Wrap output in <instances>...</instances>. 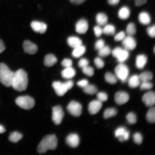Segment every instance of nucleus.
I'll return each instance as SVG.
<instances>
[{"label": "nucleus", "mask_w": 155, "mask_h": 155, "mask_svg": "<svg viewBox=\"0 0 155 155\" xmlns=\"http://www.w3.org/2000/svg\"><path fill=\"white\" fill-rule=\"evenodd\" d=\"M28 84V74L24 70L20 69L14 73L11 86L14 90L23 91L26 90Z\"/></svg>", "instance_id": "f257e3e1"}, {"label": "nucleus", "mask_w": 155, "mask_h": 155, "mask_svg": "<svg viewBox=\"0 0 155 155\" xmlns=\"http://www.w3.org/2000/svg\"><path fill=\"white\" fill-rule=\"evenodd\" d=\"M58 140L55 135L46 136L39 144L38 152L40 154H44L49 150H54L57 148Z\"/></svg>", "instance_id": "f03ea898"}, {"label": "nucleus", "mask_w": 155, "mask_h": 155, "mask_svg": "<svg viewBox=\"0 0 155 155\" xmlns=\"http://www.w3.org/2000/svg\"><path fill=\"white\" fill-rule=\"evenodd\" d=\"M14 72L11 71L5 64H0V82L6 87H10L12 84Z\"/></svg>", "instance_id": "7ed1b4c3"}, {"label": "nucleus", "mask_w": 155, "mask_h": 155, "mask_svg": "<svg viewBox=\"0 0 155 155\" xmlns=\"http://www.w3.org/2000/svg\"><path fill=\"white\" fill-rule=\"evenodd\" d=\"M74 86L72 81L69 80L65 82L55 81L52 84V86L58 96H62L68 91L70 90Z\"/></svg>", "instance_id": "20e7f679"}, {"label": "nucleus", "mask_w": 155, "mask_h": 155, "mask_svg": "<svg viewBox=\"0 0 155 155\" xmlns=\"http://www.w3.org/2000/svg\"><path fill=\"white\" fill-rule=\"evenodd\" d=\"M115 75L117 78L125 83L127 80L129 70L127 66L123 63H119L115 69Z\"/></svg>", "instance_id": "39448f33"}, {"label": "nucleus", "mask_w": 155, "mask_h": 155, "mask_svg": "<svg viewBox=\"0 0 155 155\" xmlns=\"http://www.w3.org/2000/svg\"><path fill=\"white\" fill-rule=\"evenodd\" d=\"M15 103L19 107L25 110L31 109L35 105L34 99L28 96L18 97L15 100Z\"/></svg>", "instance_id": "423d86ee"}, {"label": "nucleus", "mask_w": 155, "mask_h": 155, "mask_svg": "<svg viewBox=\"0 0 155 155\" xmlns=\"http://www.w3.org/2000/svg\"><path fill=\"white\" fill-rule=\"evenodd\" d=\"M112 56L117 59L119 63H124L128 59L130 54L128 50L120 47H116L111 51Z\"/></svg>", "instance_id": "0eeeda50"}, {"label": "nucleus", "mask_w": 155, "mask_h": 155, "mask_svg": "<svg viewBox=\"0 0 155 155\" xmlns=\"http://www.w3.org/2000/svg\"><path fill=\"white\" fill-rule=\"evenodd\" d=\"M67 109L71 115L78 117L82 114V107L81 104L78 102L71 101L67 106Z\"/></svg>", "instance_id": "6e6552de"}, {"label": "nucleus", "mask_w": 155, "mask_h": 155, "mask_svg": "<svg viewBox=\"0 0 155 155\" xmlns=\"http://www.w3.org/2000/svg\"><path fill=\"white\" fill-rule=\"evenodd\" d=\"M64 116V112L61 106H57L53 108L52 120L56 125H59L61 123Z\"/></svg>", "instance_id": "1a4fd4ad"}, {"label": "nucleus", "mask_w": 155, "mask_h": 155, "mask_svg": "<svg viewBox=\"0 0 155 155\" xmlns=\"http://www.w3.org/2000/svg\"><path fill=\"white\" fill-rule=\"evenodd\" d=\"M122 45L125 49L127 50H134L137 46L136 40L133 36L127 35L122 41Z\"/></svg>", "instance_id": "9d476101"}, {"label": "nucleus", "mask_w": 155, "mask_h": 155, "mask_svg": "<svg viewBox=\"0 0 155 155\" xmlns=\"http://www.w3.org/2000/svg\"><path fill=\"white\" fill-rule=\"evenodd\" d=\"M115 135L120 141L123 142L129 140L130 132L125 127H119L116 130Z\"/></svg>", "instance_id": "9b49d317"}, {"label": "nucleus", "mask_w": 155, "mask_h": 155, "mask_svg": "<svg viewBox=\"0 0 155 155\" xmlns=\"http://www.w3.org/2000/svg\"><path fill=\"white\" fill-rule=\"evenodd\" d=\"M75 28L78 33L80 34H86L89 28L88 22L86 19H81L76 23Z\"/></svg>", "instance_id": "f8f14e48"}, {"label": "nucleus", "mask_w": 155, "mask_h": 155, "mask_svg": "<svg viewBox=\"0 0 155 155\" xmlns=\"http://www.w3.org/2000/svg\"><path fill=\"white\" fill-rule=\"evenodd\" d=\"M31 26L35 32L42 34L45 33L47 28V25L45 23L38 21H33Z\"/></svg>", "instance_id": "ddd939ff"}, {"label": "nucleus", "mask_w": 155, "mask_h": 155, "mask_svg": "<svg viewBox=\"0 0 155 155\" xmlns=\"http://www.w3.org/2000/svg\"><path fill=\"white\" fill-rule=\"evenodd\" d=\"M129 100V94L125 92H118L115 95V101L119 105H121L126 104Z\"/></svg>", "instance_id": "4468645a"}, {"label": "nucleus", "mask_w": 155, "mask_h": 155, "mask_svg": "<svg viewBox=\"0 0 155 155\" xmlns=\"http://www.w3.org/2000/svg\"><path fill=\"white\" fill-rule=\"evenodd\" d=\"M102 102L99 101H93L89 104L88 111L91 115H95L100 111L102 107Z\"/></svg>", "instance_id": "2eb2a0df"}, {"label": "nucleus", "mask_w": 155, "mask_h": 155, "mask_svg": "<svg viewBox=\"0 0 155 155\" xmlns=\"http://www.w3.org/2000/svg\"><path fill=\"white\" fill-rule=\"evenodd\" d=\"M142 101L147 106L152 107L153 106L155 103L154 92L150 91L146 93L143 97Z\"/></svg>", "instance_id": "dca6fc26"}, {"label": "nucleus", "mask_w": 155, "mask_h": 155, "mask_svg": "<svg viewBox=\"0 0 155 155\" xmlns=\"http://www.w3.org/2000/svg\"><path fill=\"white\" fill-rule=\"evenodd\" d=\"M23 48L25 52L30 54H35L38 50L37 46L28 40H26L24 42Z\"/></svg>", "instance_id": "f3484780"}, {"label": "nucleus", "mask_w": 155, "mask_h": 155, "mask_svg": "<svg viewBox=\"0 0 155 155\" xmlns=\"http://www.w3.org/2000/svg\"><path fill=\"white\" fill-rule=\"evenodd\" d=\"M147 61L148 58L146 55L144 54H139L136 58V67L139 69H142L147 64Z\"/></svg>", "instance_id": "a211bd4d"}, {"label": "nucleus", "mask_w": 155, "mask_h": 155, "mask_svg": "<svg viewBox=\"0 0 155 155\" xmlns=\"http://www.w3.org/2000/svg\"><path fill=\"white\" fill-rule=\"evenodd\" d=\"M79 137L75 134H71L67 137L66 142L69 146L72 148H76L79 144Z\"/></svg>", "instance_id": "6ab92c4d"}, {"label": "nucleus", "mask_w": 155, "mask_h": 155, "mask_svg": "<svg viewBox=\"0 0 155 155\" xmlns=\"http://www.w3.org/2000/svg\"><path fill=\"white\" fill-rule=\"evenodd\" d=\"M67 43L70 47L74 48L82 45L83 42L82 40L78 37L71 36L68 38Z\"/></svg>", "instance_id": "aec40b11"}, {"label": "nucleus", "mask_w": 155, "mask_h": 155, "mask_svg": "<svg viewBox=\"0 0 155 155\" xmlns=\"http://www.w3.org/2000/svg\"><path fill=\"white\" fill-rule=\"evenodd\" d=\"M138 20L140 24L143 25H147L150 24L151 18L148 12L143 11L139 14Z\"/></svg>", "instance_id": "412c9836"}, {"label": "nucleus", "mask_w": 155, "mask_h": 155, "mask_svg": "<svg viewBox=\"0 0 155 155\" xmlns=\"http://www.w3.org/2000/svg\"><path fill=\"white\" fill-rule=\"evenodd\" d=\"M76 71L72 67L66 68L62 71L61 76L63 78L66 79H71L74 77L76 75Z\"/></svg>", "instance_id": "4be33fe9"}, {"label": "nucleus", "mask_w": 155, "mask_h": 155, "mask_svg": "<svg viewBox=\"0 0 155 155\" xmlns=\"http://www.w3.org/2000/svg\"><path fill=\"white\" fill-rule=\"evenodd\" d=\"M130 15V10L127 6H123L119 10L118 15L122 20H126L129 18Z\"/></svg>", "instance_id": "5701e85b"}, {"label": "nucleus", "mask_w": 155, "mask_h": 155, "mask_svg": "<svg viewBox=\"0 0 155 155\" xmlns=\"http://www.w3.org/2000/svg\"><path fill=\"white\" fill-rule=\"evenodd\" d=\"M57 61V59L55 55L52 54H48L45 57L44 64L48 67H51L55 65Z\"/></svg>", "instance_id": "b1692460"}, {"label": "nucleus", "mask_w": 155, "mask_h": 155, "mask_svg": "<svg viewBox=\"0 0 155 155\" xmlns=\"http://www.w3.org/2000/svg\"><path fill=\"white\" fill-rule=\"evenodd\" d=\"M96 21L98 25L104 26L108 22V17L103 13H98L96 15Z\"/></svg>", "instance_id": "393cba45"}, {"label": "nucleus", "mask_w": 155, "mask_h": 155, "mask_svg": "<svg viewBox=\"0 0 155 155\" xmlns=\"http://www.w3.org/2000/svg\"><path fill=\"white\" fill-rule=\"evenodd\" d=\"M86 48L84 45H81L74 48L72 53L73 57L78 58H80L86 53Z\"/></svg>", "instance_id": "a878e982"}, {"label": "nucleus", "mask_w": 155, "mask_h": 155, "mask_svg": "<svg viewBox=\"0 0 155 155\" xmlns=\"http://www.w3.org/2000/svg\"><path fill=\"white\" fill-rule=\"evenodd\" d=\"M140 80L139 75H133L131 76L128 81L129 86L131 88H136L140 84Z\"/></svg>", "instance_id": "bb28decb"}, {"label": "nucleus", "mask_w": 155, "mask_h": 155, "mask_svg": "<svg viewBox=\"0 0 155 155\" xmlns=\"http://www.w3.org/2000/svg\"><path fill=\"white\" fill-rule=\"evenodd\" d=\"M103 29V33L107 35H114L116 32V28L114 25L107 24Z\"/></svg>", "instance_id": "cd10ccee"}, {"label": "nucleus", "mask_w": 155, "mask_h": 155, "mask_svg": "<svg viewBox=\"0 0 155 155\" xmlns=\"http://www.w3.org/2000/svg\"><path fill=\"white\" fill-rule=\"evenodd\" d=\"M104 79L107 82L112 84H116L117 81V78L115 75L110 72L105 73Z\"/></svg>", "instance_id": "c85d7f7f"}, {"label": "nucleus", "mask_w": 155, "mask_h": 155, "mask_svg": "<svg viewBox=\"0 0 155 155\" xmlns=\"http://www.w3.org/2000/svg\"><path fill=\"white\" fill-rule=\"evenodd\" d=\"M139 78L141 82L150 81L152 80L153 78L152 73L149 71H145L139 75Z\"/></svg>", "instance_id": "c756f323"}, {"label": "nucleus", "mask_w": 155, "mask_h": 155, "mask_svg": "<svg viewBox=\"0 0 155 155\" xmlns=\"http://www.w3.org/2000/svg\"><path fill=\"white\" fill-rule=\"evenodd\" d=\"M111 53V48L108 46H104L98 51V55L100 57H105L110 55Z\"/></svg>", "instance_id": "7c9ffc66"}, {"label": "nucleus", "mask_w": 155, "mask_h": 155, "mask_svg": "<svg viewBox=\"0 0 155 155\" xmlns=\"http://www.w3.org/2000/svg\"><path fill=\"white\" fill-rule=\"evenodd\" d=\"M23 136L21 133L18 132H14L12 133L10 135L9 139L10 141L13 143L18 142L22 138Z\"/></svg>", "instance_id": "2f4dec72"}, {"label": "nucleus", "mask_w": 155, "mask_h": 155, "mask_svg": "<svg viewBox=\"0 0 155 155\" xmlns=\"http://www.w3.org/2000/svg\"><path fill=\"white\" fill-rule=\"evenodd\" d=\"M126 32L128 35L133 36L137 32V29L135 25L133 22L129 23L126 28Z\"/></svg>", "instance_id": "473e14b6"}, {"label": "nucleus", "mask_w": 155, "mask_h": 155, "mask_svg": "<svg viewBox=\"0 0 155 155\" xmlns=\"http://www.w3.org/2000/svg\"><path fill=\"white\" fill-rule=\"evenodd\" d=\"M147 120L150 123H154L155 121V109L151 108L148 110L146 115Z\"/></svg>", "instance_id": "72a5a7b5"}, {"label": "nucleus", "mask_w": 155, "mask_h": 155, "mask_svg": "<svg viewBox=\"0 0 155 155\" xmlns=\"http://www.w3.org/2000/svg\"><path fill=\"white\" fill-rule=\"evenodd\" d=\"M84 92L87 94L94 95L97 93V90L96 87L92 84H89L83 88Z\"/></svg>", "instance_id": "f704fd0d"}, {"label": "nucleus", "mask_w": 155, "mask_h": 155, "mask_svg": "<svg viewBox=\"0 0 155 155\" xmlns=\"http://www.w3.org/2000/svg\"><path fill=\"white\" fill-rule=\"evenodd\" d=\"M117 114V110L115 108H108L105 110L104 116L105 119H108L115 116Z\"/></svg>", "instance_id": "c9c22d12"}, {"label": "nucleus", "mask_w": 155, "mask_h": 155, "mask_svg": "<svg viewBox=\"0 0 155 155\" xmlns=\"http://www.w3.org/2000/svg\"><path fill=\"white\" fill-rule=\"evenodd\" d=\"M82 72L85 74L89 77H92L94 74V68L89 66L83 68Z\"/></svg>", "instance_id": "e433bc0d"}, {"label": "nucleus", "mask_w": 155, "mask_h": 155, "mask_svg": "<svg viewBox=\"0 0 155 155\" xmlns=\"http://www.w3.org/2000/svg\"><path fill=\"white\" fill-rule=\"evenodd\" d=\"M127 119L128 123L130 124H134L137 121L136 115L133 112H130L127 114Z\"/></svg>", "instance_id": "4c0bfd02"}, {"label": "nucleus", "mask_w": 155, "mask_h": 155, "mask_svg": "<svg viewBox=\"0 0 155 155\" xmlns=\"http://www.w3.org/2000/svg\"><path fill=\"white\" fill-rule=\"evenodd\" d=\"M94 62L96 67L99 69L103 68L105 65L104 61L101 57H96L95 58Z\"/></svg>", "instance_id": "58836bf2"}, {"label": "nucleus", "mask_w": 155, "mask_h": 155, "mask_svg": "<svg viewBox=\"0 0 155 155\" xmlns=\"http://www.w3.org/2000/svg\"><path fill=\"white\" fill-rule=\"evenodd\" d=\"M153 85L150 81L142 82L140 84V88L141 90H148L152 88Z\"/></svg>", "instance_id": "ea45409f"}, {"label": "nucleus", "mask_w": 155, "mask_h": 155, "mask_svg": "<svg viewBox=\"0 0 155 155\" xmlns=\"http://www.w3.org/2000/svg\"><path fill=\"white\" fill-rule=\"evenodd\" d=\"M105 45V42L104 40L100 39L97 40L94 45V48L97 51L101 49Z\"/></svg>", "instance_id": "a19ab883"}, {"label": "nucleus", "mask_w": 155, "mask_h": 155, "mask_svg": "<svg viewBox=\"0 0 155 155\" xmlns=\"http://www.w3.org/2000/svg\"><path fill=\"white\" fill-rule=\"evenodd\" d=\"M97 97V100L102 102L106 101L108 99L107 94L104 92H101L98 93Z\"/></svg>", "instance_id": "79ce46f5"}, {"label": "nucleus", "mask_w": 155, "mask_h": 155, "mask_svg": "<svg viewBox=\"0 0 155 155\" xmlns=\"http://www.w3.org/2000/svg\"><path fill=\"white\" fill-rule=\"evenodd\" d=\"M94 31L95 35L97 38H99L101 36L103 33V29L99 25H97L95 26L94 28Z\"/></svg>", "instance_id": "37998d69"}, {"label": "nucleus", "mask_w": 155, "mask_h": 155, "mask_svg": "<svg viewBox=\"0 0 155 155\" xmlns=\"http://www.w3.org/2000/svg\"><path fill=\"white\" fill-rule=\"evenodd\" d=\"M133 139L137 144H140L142 142L143 137L140 133H137L133 135Z\"/></svg>", "instance_id": "c03bdc74"}, {"label": "nucleus", "mask_w": 155, "mask_h": 155, "mask_svg": "<svg viewBox=\"0 0 155 155\" xmlns=\"http://www.w3.org/2000/svg\"><path fill=\"white\" fill-rule=\"evenodd\" d=\"M125 36V33L123 31H121L115 35L114 37V40L116 41H122Z\"/></svg>", "instance_id": "a18cd8bd"}, {"label": "nucleus", "mask_w": 155, "mask_h": 155, "mask_svg": "<svg viewBox=\"0 0 155 155\" xmlns=\"http://www.w3.org/2000/svg\"><path fill=\"white\" fill-rule=\"evenodd\" d=\"M89 64L88 60L86 58H83L79 60L78 63V65L79 68H83L88 66Z\"/></svg>", "instance_id": "49530a36"}, {"label": "nucleus", "mask_w": 155, "mask_h": 155, "mask_svg": "<svg viewBox=\"0 0 155 155\" xmlns=\"http://www.w3.org/2000/svg\"><path fill=\"white\" fill-rule=\"evenodd\" d=\"M61 64V65L65 68L70 67L72 66L73 62L71 59L66 58L62 61Z\"/></svg>", "instance_id": "de8ad7c7"}, {"label": "nucleus", "mask_w": 155, "mask_h": 155, "mask_svg": "<svg viewBox=\"0 0 155 155\" xmlns=\"http://www.w3.org/2000/svg\"><path fill=\"white\" fill-rule=\"evenodd\" d=\"M147 34L151 38H154L155 36V25L149 27L147 29Z\"/></svg>", "instance_id": "09e8293b"}, {"label": "nucleus", "mask_w": 155, "mask_h": 155, "mask_svg": "<svg viewBox=\"0 0 155 155\" xmlns=\"http://www.w3.org/2000/svg\"><path fill=\"white\" fill-rule=\"evenodd\" d=\"M88 84V81L86 79H83L82 80H80L77 83L78 86L83 88L86 87Z\"/></svg>", "instance_id": "8fccbe9b"}, {"label": "nucleus", "mask_w": 155, "mask_h": 155, "mask_svg": "<svg viewBox=\"0 0 155 155\" xmlns=\"http://www.w3.org/2000/svg\"><path fill=\"white\" fill-rule=\"evenodd\" d=\"M147 1V0H135V5H136L137 6H141L146 3Z\"/></svg>", "instance_id": "3c124183"}, {"label": "nucleus", "mask_w": 155, "mask_h": 155, "mask_svg": "<svg viewBox=\"0 0 155 155\" xmlns=\"http://www.w3.org/2000/svg\"><path fill=\"white\" fill-rule=\"evenodd\" d=\"M120 0H108V3L110 5L115 6L120 2Z\"/></svg>", "instance_id": "603ef678"}, {"label": "nucleus", "mask_w": 155, "mask_h": 155, "mask_svg": "<svg viewBox=\"0 0 155 155\" xmlns=\"http://www.w3.org/2000/svg\"><path fill=\"white\" fill-rule=\"evenodd\" d=\"M5 47L4 42L1 39H0V54L3 53L5 50Z\"/></svg>", "instance_id": "864d4df0"}, {"label": "nucleus", "mask_w": 155, "mask_h": 155, "mask_svg": "<svg viewBox=\"0 0 155 155\" xmlns=\"http://www.w3.org/2000/svg\"><path fill=\"white\" fill-rule=\"evenodd\" d=\"M71 3L74 4L78 5L84 2L86 0H70Z\"/></svg>", "instance_id": "5fc2aeb1"}, {"label": "nucleus", "mask_w": 155, "mask_h": 155, "mask_svg": "<svg viewBox=\"0 0 155 155\" xmlns=\"http://www.w3.org/2000/svg\"><path fill=\"white\" fill-rule=\"evenodd\" d=\"M5 129L2 125H0V134L4 133L5 131Z\"/></svg>", "instance_id": "6e6d98bb"}, {"label": "nucleus", "mask_w": 155, "mask_h": 155, "mask_svg": "<svg viewBox=\"0 0 155 155\" xmlns=\"http://www.w3.org/2000/svg\"><path fill=\"white\" fill-rule=\"evenodd\" d=\"M155 47H154V53H155Z\"/></svg>", "instance_id": "4d7b16f0"}]
</instances>
